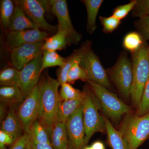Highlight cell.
<instances>
[{
    "label": "cell",
    "instance_id": "cell-1",
    "mask_svg": "<svg viewBox=\"0 0 149 149\" xmlns=\"http://www.w3.org/2000/svg\"><path fill=\"white\" fill-rule=\"evenodd\" d=\"M40 88V109L38 120L50 136L52 130L57 123L59 103L60 101L57 80L49 74L39 83Z\"/></svg>",
    "mask_w": 149,
    "mask_h": 149
},
{
    "label": "cell",
    "instance_id": "cell-2",
    "mask_svg": "<svg viewBox=\"0 0 149 149\" xmlns=\"http://www.w3.org/2000/svg\"><path fill=\"white\" fill-rule=\"evenodd\" d=\"M133 80L130 97L138 109L145 85L149 77V46L146 42L132 54Z\"/></svg>",
    "mask_w": 149,
    "mask_h": 149
},
{
    "label": "cell",
    "instance_id": "cell-3",
    "mask_svg": "<svg viewBox=\"0 0 149 149\" xmlns=\"http://www.w3.org/2000/svg\"><path fill=\"white\" fill-rule=\"evenodd\" d=\"M87 82L97 98L101 108L108 117L114 121H118L123 115L130 113L131 108L121 100L116 94L91 80Z\"/></svg>",
    "mask_w": 149,
    "mask_h": 149
},
{
    "label": "cell",
    "instance_id": "cell-4",
    "mask_svg": "<svg viewBox=\"0 0 149 149\" xmlns=\"http://www.w3.org/2000/svg\"><path fill=\"white\" fill-rule=\"evenodd\" d=\"M120 131L129 149H137L149 137V113L142 116L126 114Z\"/></svg>",
    "mask_w": 149,
    "mask_h": 149
},
{
    "label": "cell",
    "instance_id": "cell-5",
    "mask_svg": "<svg viewBox=\"0 0 149 149\" xmlns=\"http://www.w3.org/2000/svg\"><path fill=\"white\" fill-rule=\"evenodd\" d=\"M85 97L83 106V120L85 126L86 143L97 132H103L106 130L103 116L99 112L100 104L89 85L84 90Z\"/></svg>",
    "mask_w": 149,
    "mask_h": 149
},
{
    "label": "cell",
    "instance_id": "cell-6",
    "mask_svg": "<svg viewBox=\"0 0 149 149\" xmlns=\"http://www.w3.org/2000/svg\"><path fill=\"white\" fill-rule=\"evenodd\" d=\"M79 63L88 74L89 80L93 81L108 89L111 88L107 74L101 63L98 56L91 48V41H86L79 48Z\"/></svg>",
    "mask_w": 149,
    "mask_h": 149
},
{
    "label": "cell",
    "instance_id": "cell-7",
    "mask_svg": "<svg viewBox=\"0 0 149 149\" xmlns=\"http://www.w3.org/2000/svg\"><path fill=\"white\" fill-rule=\"evenodd\" d=\"M108 72L120 94L129 98L133 84V68L127 54L123 53L120 55L114 66Z\"/></svg>",
    "mask_w": 149,
    "mask_h": 149
},
{
    "label": "cell",
    "instance_id": "cell-8",
    "mask_svg": "<svg viewBox=\"0 0 149 149\" xmlns=\"http://www.w3.org/2000/svg\"><path fill=\"white\" fill-rule=\"evenodd\" d=\"M14 2L21 7L26 16L39 28L46 32H54L58 30L57 26L49 24L45 17L46 12L51 9L52 0H16Z\"/></svg>",
    "mask_w": 149,
    "mask_h": 149
},
{
    "label": "cell",
    "instance_id": "cell-9",
    "mask_svg": "<svg viewBox=\"0 0 149 149\" xmlns=\"http://www.w3.org/2000/svg\"><path fill=\"white\" fill-rule=\"evenodd\" d=\"M51 10L58 21L57 31L65 35L69 45H77L82 39V36L73 27L66 1L52 0Z\"/></svg>",
    "mask_w": 149,
    "mask_h": 149
},
{
    "label": "cell",
    "instance_id": "cell-10",
    "mask_svg": "<svg viewBox=\"0 0 149 149\" xmlns=\"http://www.w3.org/2000/svg\"><path fill=\"white\" fill-rule=\"evenodd\" d=\"M40 88L38 85L17 109L24 134H29L34 122L38 119L40 109Z\"/></svg>",
    "mask_w": 149,
    "mask_h": 149
},
{
    "label": "cell",
    "instance_id": "cell-11",
    "mask_svg": "<svg viewBox=\"0 0 149 149\" xmlns=\"http://www.w3.org/2000/svg\"><path fill=\"white\" fill-rule=\"evenodd\" d=\"M65 125L68 149H83L87 146L82 104L69 117Z\"/></svg>",
    "mask_w": 149,
    "mask_h": 149
},
{
    "label": "cell",
    "instance_id": "cell-12",
    "mask_svg": "<svg viewBox=\"0 0 149 149\" xmlns=\"http://www.w3.org/2000/svg\"><path fill=\"white\" fill-rule=\"evenodd\" d=\"M42 53L30 61L20 70L18 85L24 98L38 85L41 73Z\"/></svg>",
    "mask_w": 149,
    "mask_h": 149
},
{
    "label": "cell",
    "instance_id": "cell-13",
    "mask_svg": "<svg viewBox=\"0 0 149 149\" xmlns=\"http://www.w3.org/2000/svg\"><path fill=\"white\" fill-rule=\"evenodd\" d=\"M45 41L25 44L12 50L10 62L13 66L20 71L24 67L42 53Z\"/></svg>",
    "mask_w": 149,
    "mask_h": 149
},
{
    "label": "cell",
    "instance_id": "cell-14",
    "mask_svg": "<svg viewBox=\"0 0 149 149\" xmlns=\"http://www.w3.org/2000/svg\"><path fill=\"white\" fill-rule=\"evenodd\" d=\"M49 34L39 28L22 31H10L6 35L7 45L13 49L25 44L45 41Z\"/></svg>",
    "mask_w": 149,
    "mask_h": 149
},
{
    "label": "cell",
    "instance_id": "cell-15",
    "mask_svg": "<svg viewBox=\"0 0 149 149\" xmlns=\"http://www.w3.org/2000/svg\"><path fill=\"white\" fill-rule=\"evenodd\" d=\"M9 108L6 116L2 122L1 130L8 133L15 141L24 135V130L17 114V108Z\"/></svg>",
    "mask_w": 149,
    "mask_h": 149
},
{
    "label": "cell",
    "instance_id": "cell-16",
    "mask_svg": "<svg viewBox=\"0 0 149 149\" xmlns=\"http://www.w3.org/2000/svg\"><path fill=\"white\" fill-rule=\"evenodd\" d=\"M15 3V7L10 22L8 29L10 31H17L39 28L26 16L21 7Z\"/></svg>",
    "mask_w": 149,
    "mask_h": 149
},
{
    "label": "cell",
    "instance_id": "cell-17",
    "mask_svg": "<svg viewBox=\"0 0 149 149\" xmlns=\"http://www.w3.org/2000/svg\"><path fill=\"white\" fill-rule=\"evenodd\" d=\"M24 96L17 85L1 86L0 88V100L1 103L10 107L17 109L24 100Z\"/></svg>",
    "mask_w": 149,
    "mask_h": 149
},
{
    "label": "cell",
    "instance_id": "cell-18",
    "mask_svg": "<svg viewBox=\"0 0 149 149\" xmlns=\"http://www.w3.org/2000/svg\"><path fill=\"white\" fill-rule=\"evenodd\" d=\"M51 144L54 149H68V137L66 125L56 123L52 130Z\"/></svg>",
    "mask_w": 149,
    "mask_h": 149
},
{
    "label": "cell",
    "instance_id": "cell-19",
    "mask_svg": "<svg viewBox=\"0 0 149 149\" xmlns=\"http://www.w3.org/2000/svg\"><path fill=\"white\" fill-rule=\"evenodd\" d=\"M109 146L113 149H129L127 141L120 131L112 125L109 119L103 116Z\"/></svg>",
    "mask_w": 149,
    "mask_h": 149
},
{
    "label": "cell",
    "instance_id": "cell-20",
    "mask_svg": "<svg viewBox=\"0 0 149 149\" xmlns=\"http://www.w3.org/2000/svg\"><path fill=\"white\" fill-rule=\"evenodd\" d=\"M84 99L60 101L57 123H66L69 117L82 104Z\"/></svg>",
    "mask_w": 149,
    "mask_h": 149
},
{
    "label": "cell",
    "instance_id": "cell-21",
    "mask_svg": "<svg viewBox=\"0 0 149 149\" xmlns=\"http://www.w3.org/2000/svg\"><path fill=\"white\" fill-rule=\"evenodd\" d=\"M86 7L88 15L86 25L87 32L92 35L97 28L96 19L99 9L103 2L102 0H83L82 1Z\"/></svg>",
    "mask_w": 149,
    "mask_h": 149
},
{
    "label": "cell",
    "instance_id": "cell-22",
    "mask_svg": "<svg viewBox=\"0 0 149 149\" xmlns=\"http://www.w3.org/2000/svg\"><path fill=\"white\" fill-rule=\"evenodd\" d=\"M68 45L69 44L65 35L57 31L55 35L50 37H48L45 40L42 50L56 52L65 49Z\"/></svg>",
    "mask_w": 149,
    "mask_h": 149
},
{
    "label": "cell",
    "instance_id": "cell-23",
    "mask_svg": "<svg viewBox=\"0 0 149 149\" xmlns=\"http://www.w3.org/2000/svg\"><path fill=\"white\" fill-rule=\"evenodd\" d=\"M66 59L59 55L55 51H43L41 72L45 69L52 67H62Z\"/></svg>",
    "mask_w": 149,
    "mask_h": 149
},
{
    "label": "cell",
    "instance_id": "cell-24",
    "mask_svg": "<svg viewBox=\"0 0 149 149\" xmlns=\"http://www.w3.org/2000/svg\"><path fill=\"white\" fill-rule=\"evenodd\" d=\"M29 135L30 140L35 143L51 144L49 134L38 120H36L32 125Z\"/></svg>",
    "mask_w": 149,
    "mask_h": 149
},
{
    "label": "cell",
    "instance_id": "cell-25",
    "mask_svg": "<svg viewBox=\"0 0 149 149\" xmlns=\"http://www.w3.org/2000/svg\"><path fill=\"white\" fill-rule=\"evenodd\" d=\"M145 42L139 32H132L125 35L123 45L125 49L133 54L139 50Z\"/></svg>",
    "mask_w": 149,
    "mask_h": 149
},
{
    "label": "cell",
    "instance_id": "cell-26",
    "mask_svg": "<svg viewBox=\"0 0 149 149\" xmlns=\"http://www.w3.org/2000/svg\"><path fill=\"white\" fill-rule=\"evenodd\" d=\"M80 53L78 49L66 58L65 64L62 67L60 68L57 71V81L59 85L61 86L64 83H67L68 74L70 67L74 62L80 60Z\"/></svg>",
    "mask_w": 149,
    "mask_h": 149
},
{
    "label": "cell",
    "instance_id": "cell-27",
    "mask_svg": "<svg viewBox=\"0 0 149 149\" xmlns=\"http://www.w3.org/2000/svg\"><path fill=\"white\" fill-rule=\"evenodd\" d=\"M20 71L14 67H7L0 72V85L1 86H14L18 85Z\"/></svg>",
    "mask_w": 149,
    "mask_h": 149
},
{
    "label": "cell",
    "instance_id": "cell-28",
    "mask_svg": "<svg viewBox=\"0 0 149 149\" xmlns=\"http://www.w3.org/2000/svg\"><path fill=\"white\" fill-rule=\"evenodd\" d=\"M0 15L2 25L5 29H8L9 24L13 15L15 3L11 0H2L0 2Z\"/></svg>",
    "mask_w": 149,
    "mask_h": 149
},
{
    "label": "cell",
    "instance_id": "cell-29",
    "mask_svg": "<svg viewBox=\"0 0 149 149\" xmlns=\"http://www.w3.org/2000/svg\"><path fill=\"white\" fill-rule=\"evenodd\" d=\"M59 94L60 101L83 99L85 97L84 91L81 92L73 88L68 83L61 85Z\"/></svg>",
    "mask_w": 149,
    "mask_h": 149
},
{
    "label": "cell",
    "instance_id": "cell-30",
    "mask_svg": "<svg viewBox=\"0 0 149 149\" xmlns=\"http://www.w3.org/2000/svg\"><path fill=\"white\" fill-rule=\"evenodd\" d=\"M78 80L87 82L89 80L88 74L80 65L79 60L74 62L70 67L68 74L67 83L71 84Z\"/></svg>",
    "mask_w": 149,
    "mask_h": 149
},
{
    "label": "cell",
    "instance_id": "cell-31",
    "mask_svg": "<svg viewBox=\"0 0 149 149\" xmlns=\"http://www.w3.org/2000/svg\"><path fill=\"white\" fill-rule=\"evenodd\" d=\"M100 21L103 26V32L106 33H111L117 29L121 24V21L115 17H99Z\"/></svg>",
    "mask_w": 149,
    "mask_h": 149
},
{
    "label": "cell",
    "instance_id": "cell-32",
    "mask_svg": "<svg viewBox=\"0 0 149 149\" xmlns=\"http://www.w3.org/2000/svg\"><path fill=\"white\" fill-rule=\"evenodd\" d=\"M149 113V77L144 88L137 115L142 116Z\"/></svg>",
    "mask_w": 149,
    "mask_h": 149
},
{
    "label": "cell",
    "instance_id": "cell-33",
    "mask_svg": "<svg viewBox=\"0 0 149 149\" xmlns=\"http://www.w3.org/2000/svg\"><path fill=\"white\" fill-rule=\"evenodd\" d=\"M137 0L130 1V2L123 5L118 6L113 10L112 15L121 20L125 18L133 10L137 3Z\"/></svg>",
    "mask_w": 149,
    "mask_h": 149
},
{
    "label": "cell",
    "instance_id": "cell-34",
    "mask_svg": "<svg viewBox=\"0 0 149 149\" xmlns=\"http://www.w3.org/2000/svg\"><path fill=\"white\" fill-rule=\"evenodd\" d=\"M132 15L134 17L139 18L149 16V0H137Z\"/></svg>",
    "mask_w": 149,
    "mask_h": 149
},
{
    "label": "cell",
    "instance_id": "cell-35",
    "mask_svg": "<svg viewBox=\"0 0 149 149\" xmlns=\"http://www.w3.org/2000/svg\"><path fill=\"white\" fill-rule=\"evenodd\" d=\"M135 27L145 42L149 41V16L143 17L135 22Z\"/></svg>",
    "mask_w": 149,
    "mask_h": 149
},
{
    "label": "cell",
    "instance_id": "cell-36",
    "mask_svg": "<svg viewBox=\"0 0 149 149\" xmlns=\"http://www.w3.org/2000/svg\"><path fill=\"white\" fill-rule=\"evenodd\" d=\"M29 141V134H24L15 141L9 149H24L27 147Z\"/></svg>",
    "mask_w": 149,
    "mask_h": 149
},
{
    "label": "cell",
    "instance_id": "cell-37",
    "mask_svg": "<svg viewBox=\"0 0 149 149\" xmlns=\"http://www.w3.org/2000/svg\"><path fill=\"white\" fill-rule=\"evenodd\" d=\"M15 141L12 137L8 133L2 130H0V143L5 146H11Z\"/></svg>",
    "mask_w": 149,
    "mask_h": 149
},
{
    "label": "cell",
    "instance_id": "cell-38",
    "mask_svg": "<svg viewBox=\"0 0 149 149\" xmlns=\"http://www.w3.org/2000/svg\"><path fill=\"white\" fill-rule=\"evenodd\" d=\"M29 149H54L51 144L38 143L30 140L27 146Z\"/></svg>",
    "mask_w": 149,
    "mask_h": 149
},
{
    "label": "cell",
    "instance_id": "cell-39",
    "mask_svg": "<svg viewBox=\"0 0 149 149\" xmlns=\"http://www.w3.org/2000/svg\"><path fill=\"white\" fill-rule=\"evenodd\" d=\"M91 147L93 149H105L104 144L99 141L94 142L91 146Z\"/></svg>",
    "mask_w": 149,
    "mask_h": 149
},
{
    "label": "cell",
    "instance_id": "cell-40",
    "mask_svg": "<svg viewBox=\"0 0 149 149\" xmlns=\"http://www.w3.org/2000/svg\"><path fill=\"white\" fill-rule=\"evenodd\" d=\"M5 105L3 103H1V107H0V114H1V120H4L5 119L4 117L6 116V108H5Z\"/></svg>",
    "mask_w": 149,
    "mask_h": 149
},
{
    "label": "cell",
    "instance_id": "cell-41",
    "mask_svg": "<svg viewBox=\"0 0 149 149\" xmlns=\"http://www.w3.org/2000/svg\"><path fill=\"white\" fill-rule=\"evenodd\" d=\"M92 149V148H91V147H88V146H86L85 147V148H84V149Z\"/></svg>",
    "mask_w": 149,
    "mask_h": 149
},
{
    "label": "cell",
    "instance_id": "cell-42",
    "mask_svg": "<svg viewBox=\"0 0 149 149\" xmlns=\"http://www.w3.org/2000/svg\"><path fill=\"white\" fill-rule=\"evenodd\" d=\"M28 149V148H27V147H26V148H25V149Z\"/></svg>",
    "mask_w": 149,
    "mask_h": 149
}]
</instances>
